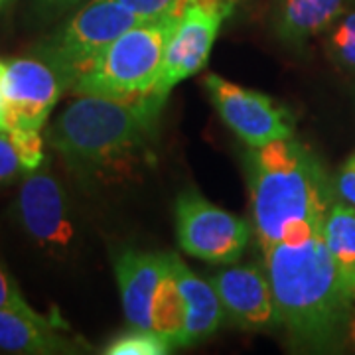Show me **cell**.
<instances>
[{
	"label": "cell",
	"instance_id": "cell-16",
	"mask_svg": "<svg viewBox=\"0 0 355 355\" xmlns=\"http://www.w3.org/2000/svg\"><path fill=\"white\" fill-rule=\"evenodd\" d=\"M150 328L168 340L172 347H188V308L182 288L178 284L172 259H168L164 275L154 291L150 302Z\"/></svg>",
	"mask_w": 355,
	"mask_h": 355
},
{
	"label": "cell",
	"instance_id": "cell-27",
	"mask_svg": "<svg viewBox=\"0 0 355 355\" xmlns=\"http://www.w3.org/2000/svg\"><path fill=\"white\" fill-rule=\"evenodd\" d=\"M16 0H0V14H4L10 6H12Z\"/></svg>",
	"mask_w": 355,
	"mask_h": 355
},
{
	"label": "cell",
	"instance_id": "cell-15",
	"mask_svg": "<svg viewBox=\"0 0 355 355\" xmlns=\"http://www.w3.org/2000/svg\"><path fill=\"white\" fill-rule=\"evenodd\" d=\"M345 12V0H282L279 12V36L300 44L328 32Z\"/></svg>",
	"mask_w": 355,
	"mask_h": 355
},
{
	"label": "cell",
	"instance_id": "cell-20",
	"mask_svg": "<svg viewBox=\"0 0 355 355\" xmlns=\"http://www.w3.org/2000/svg\"><path fill=\"white\" fill-rule=\"evenodd\" d=\"M8 137L12 140L14 148L20 156L22 164L28 172L38 170L44 164V139H42V130H6Z\"/></svg>",
	"mask_w": 355,
	"mask_h": 355
},
{
	"label": "cell",
	"instance_id": "cell-18",
	"mask_svg": "<svg viewBox=\"0 0 355 355\" xmlns=\"http://www.w3.org/2000/svg\"><path fill=\"white\" fill-rule=\"evenodd\" d=\"M172 349L170 342L154 330L128 326V330L113 338L103 352L107 355H166Z\"/></svg>",
	"mask_w": 355,
	"mask_h": 355
},
{
	"label": "cell",
	"instance_id": "cell-11",
	"mask_svg": "<svg viewBox=\"0 0 355 355\" xmlns=\"http://www.w3.org/2000/svg\"><path fill=\"white\" fill-rule=\"evenodd\" d=\"M227 318L243 330L268 331L280 326L279 308L266 268L231 266L211 279Z\"/></svg>",
	"mask_w": 355,
	"mask_h": 355
},
{
	"label": "cell",
	"instance_id": "cell-13",
	"mask_svg": "<svg viewBox=\"0 0 355 355\" xmlns=\"http://www.w3.org/2000/svg\"><path fill=\"white\" fill-rule=\"evenodd\" d=\"M60 318L30 316L18 310H0V349L8 354H76L79 343L65 336Z\"/></svg>",
	"mask_w": 355,
	"mask_h": 355
},
{
	"label": "cell",
	"instance_id": "cell-1",
	"mask_svg": "<svg viewBox=\"0 0 355 355\" xmlns=\"http://www.w3.org/2000/svg\"><path fill=\"white\" fill-rule=\"evenodd\" d=\"M247 176L253 229L263 251L277 243L298 247L324 235L336 186L304 144L291 137L249 148Z\"/></svg>",
	"mask_w": 355,
	"mask_h": 355
},
{
	"label": "cell",
	"instance_id": "cell-19",
	"mask_svg": "<svg viewBox=\"0 0 355 355\" xmlns=\"http://www.w3.org/2000/svg\"><path fill=\"white\" fill-rule=\"evenodd\" d=\"M326 51L338 67L355 73V10L343 12L328 30Z\"/></svg>",
	"mask_w": 355,
	"mask_h": 355
},
{
	"label": "cell",
	"instance_id": "cell-12",
	"mask_svg": "<svg viewBox=\"0 0 355 355\" xmlns=\"http://www.w3.org/2000/svg\"><path fill=\"white\" fill-rule=\"evenodd\" d=\"M168 254L125 251L114 259V275L128 326L150 328V302L168 266Z\"/></svg>",
	"mask_w": 355,
	"mask_h": 355
},
{
	"label": "cell",
	"instance_id": "cell-14",
	"mask_svg": "<svg viewBox=\"0 0 355 355\" xmlns=\"http://www.w3.org/2000/svg\"><path fill=\"white\" fill-rule=\"evenodd\" d=\"M170 259L176 272L178 284L186 298V308H188L186 340L188 345H191L214 336L219 330V326L225 322L227 314L211 280H203L202 277H198L178 254H170Z\"/></svg>",
	"mask_w": 355,
	"mask_h": 355
},
{
	"label": "cell",
	"instance_id": "cell-5",
	"mask_svg": "<svg viewBox=\"0 0 355 355\" xmlns=\"http://www.w3.org/2000/svg\"><path fill=\"white\" fill-rule=\"evenodd\" d=\"M144 18L121 0H87L65 18L53 34L36 46V58L44 60L71 89L121 34Z\"/></svg>",
	"mask_w": 355,
	"mask_h": 355
},
{
	"label": "cell",
	"instance_id": "cell-22",
	"mask_svg": "<svg viewBox=\"0 0 355 355\" xmlns=\"http://www.w3.org/2000/svg\"><path fill=\"white\" fill-rule=\"evenodd\" d=\"M22 174H26V168L14 148L12 140L6 130H0V188L16 182Z\"/></svg>",
	"mask_w": 355,
	"mask_h": 355
},
{
	"label": "cell",
	"instance_id": "cell-3",
	"mask_svg": "<svg viewBox=\"0 0 355 355\" xmlns=\"http://www.w3.org/2000/svg\"><path fill=\"white\" fill-rule=\"evenodd\" d=\"M164 101L150 95H79L53 121L48 142L77 176L127 166L150 142Z\"/></svg>",
	"mask_w": 355,
	"mask_h": 355
},
{
	"label": "cell",
	"instance_id": "cell-8",
	"mask_svg": "<svg viewBox=\"0 0 355 355\" xmlns=\"http://www.w3.org/2000/svg\"><path fill=\"white\" fill-rule=\"evenodd\" d=\"M205 89L221 121L249 148L292 137L294 128L286 109L265 93L235 85L216 73L205 77Z\"/></svg>",
	"mask_w": 355,
	"mask_h": 355
},
{
	"label": "cell",
	"instance_id": "cell-21",
	"mask_svg": "<svg viewBox=\"0 0 355 355\" xmlns=\"http://www.w3.org/2000/svg\"><path fill=\"white\" fill-rule=\"evenodd\" d=\"M0 310H18L30 316H44L36 308H32L26 296L16 284V280L10 277V272L0 263Z\"/></svg>",
	"mask_w": 355,
	"mask_h": 355
},
{
	"label": "cell",
	"instance_id": "cell-17",
	"mask_svg": "<svg viewBox=\"0 0 355 355\" xmlns=\"http://www.w3.org/2000/svg\"><path fill=\"white\" fill-rule=\"evenodd\" d=\"M324 239L338 268V275L352 304H354L355 336V207L345 202H336L324 223Z\"/></svg>",
	"mask_w": 355,
	"mask_h": 355
},
{
	"label": "cell",
	"instance_id": "cell-24",
	"mask_svg": "<svg viewBox=\"0 0 355 355\" xmlns=\"http://www.w3.org/2000/svg\"><path fill=\"white\" fill-rule=\"evenodd\" d=\"M336 193L342 198V202L355 207V153L345 160L336 178Z\"/></svg>",
	"mask_w": 355,
	"mask_h": 355
},
{
	"label": "cell",
	"instance_id": "cell-2",
	"mask_svg": "<svg viewBox=\"0 0 355 355\" xmlns=\"http://www.w3.org/2000/svg\"><path fill=\"white\" fill-rule=\"evenodd\" d=\"M265 268L280 326L300 345L326 349L354 334V304L343 288L324 235L292 247L265 249Z\"/></svg>",
	"mask_w": 355,
	"mask_h": 355
},
{
	"label": "cell",
	"instance_id": "cell-25",
	"mask_svg": "<svg viewBox=\"0 0 355 355\" xmlns=\"http://www.w3.org/2000/svg\"><path fill=\"white\" fill-rule=\"evenodd\" d=\"M83 2H87V0H34V10L42 18L50 20V18H58V16H64V14L76 10Z\"/></svg>",
	"mask_w": 355,
	"mask_h": 355
},
{
	"label": "cell",
	"instance_id": "cell-10",
	"mask_svg": "<svg viewBox=\"0 0 355 355\" xmlns=\"http://www.w3.org/2000/svg\"><path fill=\"white\" fill-rule=\"evenodd\" d=\"M16 216L26 233L48 251H65L76 239L64 190L46 168L28 172L22 180Z\"/></svg>",
	"mask_w": 355,
	"mask_h": 355
},
{
	"label": "cell",
	"instance_id": "cell-9",
	"mask_svg": "<svg viewBox=\"0 0 355 355\" xmlns=\"http://www.w3.org/2000/svg\"><path fill=\"white\" fill-rule=\"evenodd\" d=\"M65 85L40 58L6 62L4 123L6 130H42Z\"/></svg>",
	"mask_w": 355,
	"mask_h": 355
},
{
	"label": "cell",
	"instance_id": "cell-4",
	"mask_svg": "<svg viewBox=\"0 0 355 355\" xmlns=\"http://www.w3.org/2000/svg\"><path fill=\"white\" fill-rule=\"evenodd\" d=\"M178 16L148 18L132 26L77 77L69 91L76 95L109 97L150 95L162 73L168 40L176 28Z\"/></svg>",
	"mask_w": 355,
	"mask_h": 355
},
{
	"label": "cell",
	"instance_id": "cell-6",
	"mask_svg": "<svg viewBox=\"0 0 355 355\" xmlns=\"http://www.w3.org/2000/svg\"><path fill=\"white\" fill-rule=\"evenodd\" d=\"M176 233L182 251L191 257L211 265H233L245 253L253 225L190 188L176 200Z\"/></svg>",
	"mask_w": 355,
	"mask_h": 355
},
{
	"label": "cell",
	"instance_id": "cell-26",
	"mask_svg": "<svg viewBox=\"0 0 355 355\" xmlns=\"http://www.w3.org/2000/svg\"><path fill=\"white\" fill-rule=\"evenodd\" d=\"M4 73H6V62L0 60V130H6V123H4Z\"/></svg>",
	"mask_w": 355,
	"mask_h": 355
},
{
	"label": "cell",
	"instance_id": "cell-23",
	"mask_svg": "<svg viewBox=\"0 0 355 355\" xmlns=\"http://www.w3.org/2000/svg\"><path fill=\"white\" fill-rule=\"evenodd\" d=\"M121 2L128 6L132 12L148 20V18H162V16H170V14H180L191 0H121Z\"/></svg>",
	"mask_w": 355,
	"mask_h": 355
},
{
	"label": "cell",
	"instance_id": "cell-7",
	"mask_svg": "<svg viewBox=\"0 0 355 355\" xmlns=\"http://www.w3.org/2000/svg\"><path fill=\"white\" fill-rule=\"evenodd\" d=\"M233 8V0H191L178 16L176 28L168 40L162 73L153 95L160 101L184 79L196 76L216 44L219 28Z\"/></svg>",
	"mask_w": 355,
	"mask_h": 355
}]
</instances>
